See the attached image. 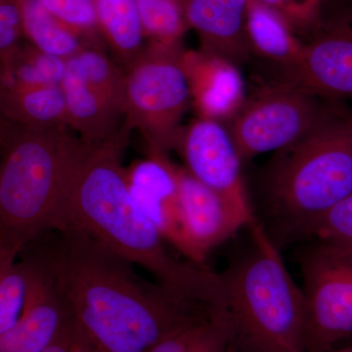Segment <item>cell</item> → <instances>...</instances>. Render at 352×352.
Here are the masks:
<instances>
[{
	"mask_svg": "<svg viewBox=\"0 0 352 352\" xmlns=\"http://www.w3.org/2000/svg\"><path fill=\"white\" fill-rule=\"evenodd\" d=\"M1 120L34 129L68 126L67 104L61 85L1 87Z\"/></svg>",
	"mask_w": 352,
	"mask_h": 352,
	"instance_id": "17",
	"label": "cell"
},
{
	"mask_svg": "<svg viewBox=\"0 0 352 352\" xmlns=\"http://www.w3.org/2000/svg\"><path fill=\"white\" fill-rule=\"evenodd\" d=\"M27 0H0V60L6 71L21 48L25 36L24 16Z\"/></svg>",
	"mask_w": 352,
	"mask_h": 352,
	"instance_id": "26",
	"label": "cell"
},
{
	"mask_svg": "<svg viewBox=\"0 0 352 352\" xmlns=\"http://www.w3.org/2000/svg\"><path fill=\"white\" fill-rule=\"evenodd\" d=\"M44 250L95 352H147L214 308L139 276L134 264L73 226Z\"/></svg>",
	"mask_w": 352,
	"mask_h": 352,
	"instance_id": "1",
	"label": "cell"
},
{
	"mask_svg": "<svg viewBox=\"0 0 352 352\" xmlns=\"http://www.w3.org/2000/svg\"><path fill=\"white\" fill-rule=\"evenodd\" d=\"M61 87L66 99L68 126L85 144H99L120 129L122 109L68 68Z\"/></svg>",
	"mask_w": 352,
	"mask_h": 352,
	"instance_id": "16",
	"label": "cell"
},
{
	"mask_svg": "<svg viewBox=\"0 0 352 352\" xmlns=\"http://www.w3.org/2000/svg\"><path fill=\"white\" fill-rule=\"evenodd\" d=\"M131 129L122 122L107 140L85 145L69 188V226L91 236L157 282L212 308L224 307L221 274L168 254L164 238L132 198L122 157Z\"/></svg>",
	"mask_w": 352,
	"mask_h": 352,
	"instance_id": "2",
	"label": "cell"
},
{
	"mask_svg": "<svg viewBox=\"0 0 352 352\" xmlns=\"http://www.w3.org/2000/svg\"><path fill=\"white\" fill-rule=\"evenodd\" d=\"M281 15L294 31L315 32L321 27L324 0H258Z\"/></svg>",
	"mask_w": 352,
	"mask_h": 352,
	"instance_id": "28",
	"label": "cell"
},
{
	"mask_svg": "<svg viewBox=\"0 0 352 352\" xmlns=\"http://www.w3.org/2000/svg\"><path fill=\"white\" fill-rule=\"evenodd\" d=\"M175 170L193 261L201 265L210 250L232 237L243 227L249 228L256 217L234 207L186 168L176 166Z\"/></svg>",
	"mask_w": 352,
	"mask_h": 352,
	"instance_id": "13",
	"label": "cell"
},
{
	"mask_svg": "<svg viewBox=\"0 0 352 352\" xmlns=\"http://www.w3.org/2000/svg\"><path fill=\"white\" fill-rule=\"evenodd\" d=\"M249 0H179L189 29L200 50L240 67L251 54L245 13Z\"/></svg>",
	"mask_w": 352,
	"mask_h": 352,
	"instance_id": "15",
	"label": "cell"
},
{
	"mask_svg": "<svg viewBox=\"0 0 352 352\" xmlns=\"http://www.w3.org/2000/svg\"><path fill=\"white\" fill-rule=\"evenodd\" d=\"M147 154V159L139 160L126 168L132 198L164 240L193 263V251L183 217L176 164L168 155L153 152Z\"/></svg>",
	"mask_w": 352,
	"mask_h": 352,
	"instance_id": "11",
	"label": "cell"
},
{
	"mask_svg": "<svg viewBox=\"0 0 352 352\" xmlns=\"http://www.w3.org/2000/svg\"><path fill=\"white\" fill-rule=\"evenodd\" d=\"M231 349L230 327L226 308L212 312L207 331L195 352H228Z\"/></svg>",
	"mask_w": 352,
	"mask_h": 352,
	"instance_id": "29",
	"label": "cell"
},
{
	"mask_svg": "<svg viewBox=\"0 0 352 352\" xmlns=\"http://www.w3.org/2000/svg\"><path fill=\"white\" fill-rule=\"evenodd\" d=\"M58 20L80 36L91 47L104 50L106 44L99 29L92 0H41Z\"/></svg>",
	"mask_w": 352,
	"mask_h": 352,
	"instance_id": "25",
	"label": "cell"
},
{
	"mask_svg": "<svg viewBox=\"0 0 352 352\" xmlns=\"http://www.w3.org/2000/svg\"><path fill=\"white\" fill-rule=\"evenodd\" d=\"M184 48L148 41L140 56L124 69V120L138 129L147 152L170 155L191 105L183 65Z\"/></svg>",
	"mask_w": 352,
	"mask_h": 352,
	"instance_id": "6",
	"label": "cell"
},
{
	"mask_svg": "<svg viewBox=\"0 0 352 352\" xmlns=\"http://www.w3.org/2000/svg\"><path fill=\"white\" fill-rule=\"evenodd\" d=\"M327 352H352V342H342Z\"/></svg>",
	"mask_w": 352,
	"mask_h": 352,
	"instance_id": "32",
	"label": "cell"
},
{
	"mask_svg": "<svg viewBox=\"0 0 352 352\" xmlns=\"http://www.w3.org/2000/svg\"><path fill=\"white\" fill-rule=\"evenodd\" d=\"M352 193V111L324 104L311 129L278 151L267 180L275 242L311 238L331 208Z\"/></svg>",
	"mask_w": 352,
	"mask_h": 352,
	"instance_id": "4",
	"label": "cell"
},
{
	"mask_svg": "<svg viewBox=\"0 0 352 352\" xmlns=\"http://www.w3.org/2000/svg\"><path fill=\"white\" fill-rule=\"evenodd\" d=\"M210 321V318L182 329L162 340L147 352H195L207 331Z\"/></svg>",
	"mask_w": 352,
	"mask_h": 352,
	"instance_id": "30",
	"label": "cell"
},
{
	"mask_svg": "<svg viewBox=\"0 0 352 352\" xmlns=\"http://www.w3.org/2000/svg\"><path fill=\"white\" fill-rule=\"evenodd\" d=\"M99 29L117 63L126 69L143 52L145 32L136 0H92Z\"/></svg>",
	"mask_w": 352,
	"mask_h": 352,
	"instance_id": "19",
	"label": "cell"
},
{
	"mask_svg": "<svg viewBox=\"0 0 352 352\" xmlns=\"http://www.w3.org/2000/svg\"><path fill=\"white\" fill-rule=\"evenodd\" d=\"M67 68L119 105L124 112L126 74L117 62L105 54L104 50L85 47L67 61Z\"/></svg>",
	"mask_w": 352,
	"mask_h": 352,
	"instance_id": "23",
	"label": "cell"
},
{
	"mask_svg": "<svg viewBox=\"0 0 352 352\" xmlns=\"http://www.w3.org/2000/svg\"><path fill=\"white\" fill-rule=\"evenodd\" d=\"M66 72V60L29 44L21 46L8 68L1 72V87L61 85Z\"/></svg>",
	"mask_w": 352,
	"mask_h": 352,
	"instance_id": "22",
	"label": "cell"
},
{
	"mask_svg": "<svg viewBox=\"0 0 352 352\" xmlns=\"http://www.w3.org/2000/svg\"><path fill=\"white\" fill-rule=\"evenodd\" d=\"M245 32L252 52L281 65L285 71L300 59L303 43L296 32L276 11L258 0L248 1Z\"/></svg>",
	"mask_w": 352,
	"mask_h": 352,
	"instance_id": "18",
	"label": "cell"
},
{
	"mask_svg": "<svg viewBox=\"0 0 352 352\" xmlns=\"http://www.w3.org/2000/svg\"><path fill=\"white\" fill-rule=\"evenodd\" d=\"M32 256L34 277L24 314L10 333L0 338V352H43L76 324L45 254Z\"/></svg>",
	"mask_w": 352,
	"mask_h": 352,
	"instance_id": "10",
	"label": "cell"
},
{
	"mask_svg": "<svg viewBox=\"0 0 352 352\" xmlns=\"http://www.w3.org/2000/svg\"><path fill=\"white\" fill-rule=\"evenodd\" d=\"M311 238L316 242L352 250V193L329 210Z\"/></svg>",
	"mask_w": 352,
	"mask_h": 352,
	"instance_id": "27",
	"label": "cell"
},
{
	"mask_svg": "<svg viewBox=\"0 0 352 352\" xmlns=\"http://www.w3.org/2000/svg\"><path fill=\"white\" fill-rule=\"evenodd\" d=\"M352 342V337L351 338V339H349V340H346V342Z\"/></svg>",
	"mask_w": 352,
	"mask_h": 352,
	"instance_id": "33",
	"label": "cell"
},
{
	"mask_svg": "<svg viewBox=\"0 0 352 352\" xmlns=\"http://www.w3.org/2000/svg\"><path fill=\"white\" fill-rule=\"evenodd\" d=\"M191 105L200 119L221 122L239 113L245 99L239 67L199 50H184Z\"/></svg>",
	"mask_w": 352,
	"mask_h": 352,
	"instance_id": "14",
	"label": "cell"
},
{
	"mask_svg": "<svg viewBox=\"0 0 352 352\" xmlns=\"http://www.w3.org/2000/svg\"><path fill=\"white\" fill-rule=\"evenodd\" d=\"M43 352H95L78 322L63 337Z\"/></svg>",
	"mask_w": 352,
	"mask_h": 352,
	"instance_id": "31",
	"label": "cell"
},
{
	"mask_svg": "<svg viewBox=\"0 0 352 352\" xmlns=\"http://www.w3.org/2000/svg\"><path fill=\"white\" fill-rule=\"evenodd\" d=\"M175 151L199 182L245 214L254 217L243 177L242 159L221 122L198 118L182 126Z\"/></svg>",
	"mask_w": 352,
	"mask_h": 352,
	"instance_id": "9",
	"label": "cell"
},
{
	"mask_svg": "<svg viewBox=\"0 0 352 352\" xmlns=\"http://www.w3.org/2000/svg\"><path fill=\"white\" fill-rule=\"evenodd\" d=\"M34 277V258H0V338L11 332L24 314Z\"/></svg>",
	"mask_w": 352,
	"mask_h": 352,
	"instance_id": "21",
	"label": "cell"
},
{
	"mask_svg": "<svg viewBox=\"0 0 352 352\" xmlns=\"http://www.w3.org/2000/svg\"><path fill=\"white\" fill-rule=\"evenodd\" d=\"M69 129L1 120L0 258L16 259L44 234L69 226V188L85 148Z\"/></svg>",
	"mask_w": 352,
	"mask_h": 352,
	"instance_id": "3",
	"label": "cell"
},
{
	"mask_svg": "<svg viewBox=\"0 0 352 352\" xmlns=\"http://www.w3.org/2000/svg\"><path fill=\"white\" fill-rule=\"evenodd\" d=\"M24 34L32 44L68 61L85 47H91L75 32L52 15L41 0H27Z\"/></svg>",
	"mask_w": 352,
	"mask_h": 352,
	"instance_id": "20",
	"label": "cell"
},
{
	"mask_svg": "<svg viewBox=\"0 0 352 352\" xmlns=\"http://www.w3.org/2000/svg\"><path fill=\"white\" fill-rule=\"evenodd\" d=\"M146 38L149 41L182 47L189 27L179 0H136Z\"/></svg>",
	"mask_w": 352,
	"mask_h": 352,
	"instance_id": "24",
	"label": "cell"
},
{
	"mask_svg": "<svg viewBox=\"0 0 352 352\" xmlns=\"http://www.w3.org/2000/svg\"><path fill=\"white\" fill-rule=\"evenodd\" d=\"M284 80L321 98H352V25H321L303 43L300 59L285 71Z\"/></svg>",
	"mask_w": 352,
	"mask_h": 352,
	"instance_id": "12",
	"label": "cell"
},
{
	"mask_svg": "<svg viewBox=\"0 0 352 352\" xmlns=\"http://www.w3.org/2000/svg\"><path fill=\"white\" fill-rule=\"evenodd\" d=\"M302 272L307 352H327L352 337V250L317 242Z\"/></svg>",
	"mask_w": 352,
	"mask_h": 352,
	"instance_id": "8",
	"label": "cell"
},
{
	"mask_svg": "<svg viewBox=\"0 0 352 352\" xmlns=\"http://www.w3.org/2000/svg\"><path fill=\"white\" fill-rule=\"evenodd\" d=\"M244 258L221 274L231 349L238 352H307V303L279 245L258 220L249 226Z\"/></svg>",
	"mask_w": 352,
	"mask_h": 352,
	"instance_id": "5",
	"label": "cell"
},
{
	"mask_svg": "<svg viewBox=\"0 0 352 352\" xmlns=\"http://www.w3.org/2000/svg\"><path fill=\"white\" fill-rule=\"evenodd\" d=\"M305 87L282 80L245 99L228 131L243 162L294 144L315 124L325 100Z\"/></svg>",
	"mask_w": 352,
	"mask_h": 352,
	"instance_id": "7",
	"label": "cell"
}]
</instances>
